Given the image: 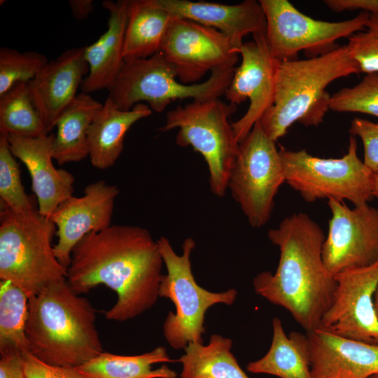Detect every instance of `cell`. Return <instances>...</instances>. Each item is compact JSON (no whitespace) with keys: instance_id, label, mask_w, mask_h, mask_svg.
Masks as SVG:
<instances>
[{"instance_id":"obj_1","label":"cell","mask_w":378,"mask_h":378,"mask_svg":"<svg viewBox=\"0 0 378 378\" xmlns=\"http://www.w3.org/2000/svg\"><path fill=\"white\" fill-rule=\"evenodd\" d=\"M163 262L158 241L148 230L113 225L89 232L75 246L66 281L78 295L101 284L111 288L118 300L105 317L125 321L155 304Z\"/></svg>"},{"instance_id":"obj_2","label":"cell","mask_w":378,"mask_h":378,"mask_svg":"<svg viewBox=\"0 0 378 378\" xmlns=\"http://www.w3.org/2000/svg\"><path fill=\"white\" fill-rule=\"evenodd\" d=\"M267 235L279 249V261L274 274L262 272L254 278L255 292L286 309L306 332L319 328L337 285L323 262V230L300 212L285 218Z\"/></svg>"},{"instance_id":"obj_3","label":"cell","mask_w":378,"mask_h":378,"mask_svg":"<svg viewBox=\"0 0 378 378\" xmlns=\"http://www.w3.org/2000/svg\"><path fill=\"white\" fill-rule=\"evenodd\" d=\"M90 301L63 281L29 299L26 336L31 354L55 365L77 368L104 352Z\"/></svg>"},{"instance_id":"obj_4","label":"cell","mask_w":378,"mask_h":378,"mask_svg":"<svg viewBox=\"0 0 378 378\" xmlns=\"http://www.w3.org/2000/svg\"><path fill=\"white\" fill-rule=\"evenodd\" d=\"M358 73L346 45L314 57L279 61L274 104L258 121L261 128L276 141L295 122L317 127L330 110L327 86Z\"/></svg>"},{"instance_id":"obj_5","label":"cell","mask_w":378,"mask_h":378,"mask_svg":"<svg viewBox=\"0 0 378 378\" xmlns=\"http://www.w3.org/2000/svg\"><path fill=\"white\" fill-rule=\"evenodd\" d=\"M56 230L38 209L22 214L1 206L0 279L11 281L29 298L66 280L67 268L56 258L52 244Z\"/></svg>"},{"instance_id":"obj_6","label":"cell","mask_w":378,"mask_h":378,"mask_svg":"<svg viewBox=\"0 0 378 378\" xmlns=\"http://www.w3.org/2000/svg\"><path fill=\"white\" fill-rule=\"evenodd\" d=\"M157 241L167 270L161 278L159 297L169 299L175 306V312H169L163 323L164 337L174 349H184L189 343L204 344L206 311L216 304H232L237 291L214 293L197 284L191 269L190 255L195 246L192 238L183 241L181 255L175 253L166 237Z\"/></svg>"},{"instance_id":"obj_7","label":"cell","mask_w":378,"mask_h":378,"mask_svg":"<svg viewBox=\"0 0 378 378\" xmlns=\"http://www.w3.org/2000/svg\"><path fill=\"white\" fill-rule=\"evenodd\" d=\"M234 70V67L214 69L204 82L185 85L176 80L174 66L159 52L148 58L125 62L117 80L108 90V97L122 111L146 102L151 110L160 113L176 99L192 98L202 102L225 95Z\"/></svg>"},{"instance_id":"obj_8","label":"cell","mask_w":378,"mask_h":378,"mask_svg":"<svg viewBox=\"0 0 378 378\" xmlns=\"http://www.w3.org/2000/svg\"><path fill=\"white\" fill-rule=\"evenodd\" d=\"M351 136L347 153L340 158H321L305 150H279L285 181L302 198L313 202L321 199L343 202L354 206L368 204L373 197L374 175L358 156Z\"/></svg>"},{"instance_id":"obj_9","label":"cell","mask_w":378,"mask_h":378,"mask_svg":"<svg viewBox=\"0 0 378 378\" xmlns=\"http://www.w3.org/2000/svg\"><path fill=\"white\" fill-rule=\"evenodd\" d=\"M237 106L219 98L192 102L167 112L165 124L158 129L166 132L178 128L176 143L192 146L204 158L209 168V187L213 194L222 197L227 188L230 171L239 152L229 118Z\"/></svg>"},{"instance_id":"obj_10","label":"cell","mask_w":378,"mask_h":378,"mask_svg":"<svg viewBox=\"0 0 378 378\" xmlns=\"http://www.w3.org/2000/svg\"><path fill=\"white\" fill-rule=\"evenodd\" d=\"M267 22L265 38L272 56L279 61L297 59L304 51L309 58L338 48L336 41L363 31L370 13L361 11L356 17L328 22L312 18L287 0H260Z\"/></svg>"},{"instance_id":"obj_11","label":"cell","mask_w":378,"mask_h":378,"mask_svg":"<svg viewBox=\"0 0 378 378\" xmlns=\"http://www.w3.org/2000/svg\"><path fill=\"white\" fill-rule=\"evenodd\" d=\"M275 142L258 121L239 144L230 171L227 188L253 227L268 222L275 196L285 181Z\"/></svg>"},{"instance_id":"obj_12","label":"cell","mask_w":378,"mask_h":378,"mask_svg":"<svg viewBox=\"0 0 378 378\" xmlns=\"http://www.w3.org/2000/svg\"><path fill=\"white\" fill-rule=\"evenodd\" d=\"M160 52L174 67L181 83L196 84L209 71L234 68L239 52L221 31L175 16Z\"/></svg>"},{"instance_id":"obj_13","label":"cell","mask_w":378,"mask_h":378,"mask_svg":"<svg viewBox=\"0 0 378 378\" xmlns=\"http://www.w3.org/2000/svg\"><path fill=\"white\" fill-rule=\"evenodd\" d=\"M328 204L332 217L322 251L328 271L335 275L378 262V209L368 204L351 209L334 200Z\"/></svg>"},{"instance_id":"obj_14","label":"cell","mask_w":378,"mask_h":378,"mask_svg":"<svg viewBox=\"0 0 378 378\" xmlns=\"http://www.w3.org/2000/svg\"><path fill=\"white\" fill-rule=\"evenodd\" d=\"M336 288L319 328L348 339L378 345V318L373 298L378 262L336 274Z\"/></svg>"},{"instance_id":"obj_15","label":"cell","mask_w":378,"mask_h":378,"mask_svg":"<svg viewBox=\"0 0 378 378\" xmlns=\"http://www.w3.org/2000/svg\"><path fill=\"white\" fill-rule=\"evenodd\" d=\"M253 40L239 48L241 62L235 68L232 82L225 93L230 103L239 104L248 99L246 113L232 123L235 138L240 144L253 125L274 104L276 70L279 60L269 50L265 34L253 35Z\"/></svg>"},{"instance_id":"obj_16","label":"cell","mask_w":378,"mask_h":378,"mask_svg":"<svg viewBox=\"0 0 378 378\" xmlns=\"http://www.w3.org/2000/svg\"><path fill=\"white\" fill-rule=\"evenodd\" d=\"M120 190L99 180L88 185L81 197L62 202L50 217L56 226L57 242L53 246L59 262L68 268L75 246L90 232L111 226L114 203Z\"/></svg>"},{"instance_id":"obj_17","label":"cell","mask_w":378,"mask_h":378,"mask_svg":"<svg viewBox=\"0 0 378 378\" xmlns=\"http://www.w3.org/2000/svg\"><path fill=\"white\" fill-rule=\"evenodd\" d=\"M88 72L85 47L72 48L49 61L28 83L32 102L48 133L75 99Z\"/></svg>"},{"instance_id":"obj_18","label":"cell","mask_w":378,"mask_h":378,"mask_svg":"<svg viewBox=\"0 0 378 378\" xmlns=\"http://www.w3.org/2000/svg\"><path fill=\"white\" fill-rule=\"evenodd\" d=\"M6 136L12 153L29 171L39 213L50 218L62 202L73 196L75 181L71 172L57 169L52 163L55 135L49 134L38 137Z\"/></svg>"},{"instance_id":"obj_19","label":"cell","mask_w":378,"mask_h":378,"mask_svg":"<svg viewBox=\"0 0 378 378\" xmlns=\"http://www.w3.org/2000/svg\"><path fill=\"white\" fill-rule=\"evenodd\" d=\"M313 378H369L378 374V345L333 334L306 332Z\"/></svg>"},{"instance_id":"obj_20","label":"cell","mask_w":378,"mask_h":378,"mask_svg":"<svg viewBox=\"0 0 378 378\" xmlns=\"http://www.w3.org/2000/svg\"><path fill=\"white\" fill-rule=\"evenodd\" d=\"M172 15L214 28L227 36L238 51L248 34H265L267 22L259 1L227 5L188 0H149Z\"/></svg>"},{"instance_id":"obj_21","label":"cell","mask_w":378,"mask_h":378,"mask_svg":"<svg viewBox=\"0 0 378 378\" xmlns=\"http://www.w3.org/2000/svg\"><path fill=\"white\" fill-rule=\"evenodd\" d=\"M129 5L130 0L102 1L109 13L108 28L94 43L85 46L89 72L82 82V92L108 90L121 73L125 64L122 52Z\"/></svg>"},{"instance_id":"obj_22","label":"cell","mask_w":378,"mask_h":378,"mask_svg":"<svg viewBox=\"0 0 378 378\" xmlns=\"http://www.w3.org/2000/svg\"><path fill=\"white\" fill-rule=\"evenodd\" d=\"M151 113V108L146 104L139 103L129 111H122L107 97L87 132L92 165L99 169L112 167L123 150L124 138L129 129Z\"/></svg>"},{"instance_id":"obj_23","label":"cell","mask_w":378,"mask_h":378,"mask_svg":"<svg viewBox=\"0 0 378 378\" xmlns=\"http://www.w3.org/2000/svg\"><path fill=\"white\" fill-rule=\"evenodd\" d=\"M272 332L270 349L261 358L248 363L247 371L280 378H313L307 335L296 331L286 335L276 317L272 319Z\"/></svg>"},{"instance_id":"obj_24","label":"cell","mask_w":378,"mask_h":378,"mask_svg":"<svg viewBox=\"0 0 378 378\" xmlns=\"http://www.w3.org/2000/svg\"><path fill=\"white\" fill-rule=\"evenodd\" d=\"M174 17L149 0H130L122 52L125 61L148 58L160 52Z\"/></svg>"},{"instance_id":"obj_25","label":"cell","mask_w":378,"mask_h":378,"mask_svg":"<svg viewBox=\"0 0 378 378\" xmlns=\"http://www.w3.org/2000/svg\"><path fill=\"white\" fill-rule=\"evenodd\" d=\"M103 104L80 92L57 119L52 142L53 159L62 165L89 156L87 132Z\"/></svg>"},{"instance_id":"obj_26","label":"cell","mask_w":378,"mask_h":378,"mask_svg":"<svg viewBox=\"0 0 378 378\" xmlns=\"http://www.w3.org/2000/svg\"><path fill=\"white\" fill-rule=\"evenodd\" d=\"M177 361L163 346L136 355L122 356L102 352L90 361L76 368L87 378H176L174 370L164 364L153 370L156 363Z\"/></svg>"},{"instance_id":"obj_27","label":"cell","mask_w":378,"mask_h":378,"mask_svg":"<svg viewBox=\"0 0 378 378\" xmlns=\"http://www.w3.org/2000/svg\"><path fill=\"white\" fill-rule=\"evenodd\" d=\"M232 341L218 334L207 344L189 343L177 360L181 363L180 378H249L231 352Z\"/></svg>"},{"instance_id":"obj_28","label":"cell","mask_w":378,"mask_h":378,"mask_svg":"<svg viewBox=\"0 0 378 378\" xmlns=\"http://www.w3.org/2000/svg\"><path fill=\"white\" fill-rule=\"evenodd\" d=\"M29 296L10 281L0 282V354L24 355L29 352L25 328Z\"/></svg>"},{"instance_id":"obj_29","label":"cell","mask_w":378,"mask_h":378,"mask_svg":"<svg viewBox=\"0 0 378 378\" xmlns=\"http://www.w3.org/2000/svg\"><path fill=\"white\" fill-rule=\"evenodd\" d=\"M0 134L38 137L49 134L35 108L28 83H18L0 95Z\"/></svg>"},{"instance_id":"obj_30","label":"cell","mask_w":378,"mask_h":378,"mask_svg":"<svg viewBox=\"0 0 378 378\" xmlns=\"http://www.w3.org/2000/svg\"><path fill=\"white\" fill-rule=\"evenodd\" d=\"M0 198L1 206L18 214H28L38 209L24 191L20 167L10 150L7 136L1 134Z\"/></svg>"},{"instance_id":"obj_31","label":"cell","mask_w":378,"mask_h":378,"mask_svg":"<svg viewBox=\"0 0 378 378\" xmlns=\"http://www.w3.org/2000/svg\"><path fill=\"white\" fill-rule=\"evenodd\" d=\"M48 58L35 51L20 52L0 48V95L18 83H29L48 63Z\"/></svg>"},{"instance_id":"obj_32","label":"cell","mask_w":378,"mask_h":378,"mask_svg":"<svg viewBox=\"0 0 378 378\" xmlns=\"http://www.w3.org/2000/svg\"><path fill=\"white\" fill-rule=\"evenodd\" d=\"M329 108L378 117V73L366 74L357 85L335 92L330 97Z\"/></svg>"},{"instance_id":"obj_33","label":"cell","mask_w":378,"mask_h":378,"mask_svg":"<svg viewBox=\"0 0 378 378\" xmlns=\"http://www.w3.org/2000/svg\"><path fill=\"white\" fill-rule=\"evenodd\" d=\"M349 54L360 72L378 73V14H370L365 28L348 38Z\"/></svg>"},{"instance_id":"obj_34","label":"cell","mask_w":378,"mask_h":378,"mask_svg":"<svg viewBox=\"0 0 378 378\" xmlns=\"http://www.w3.org/2000/svg\"><path fill=\"white\" fill-rule=\"evenodd\" d=\"M353 136H358L364 149L365 165L374 175H378V122L355 118L349 130Z\"/></svg>"},{"instance_id":"obj_35","label":"cell","mask_w":378,"mask_h":378,"mask_svg":"<svg viewBox=\"0 0 378 378\" xmlns=\"http://www.w3.org/2000/svg\"><path fill=\"white\" fill-rule=\"evenodd\" d=\"M26 378H87L76 368L46 363L29 351L23 355Z\"/></svg>"},{"instance_id":"obj_36","label":"cell","mask_w":378,"mask_h":378,"mask_svg":"<svg viewBox=\"0 0 378 378\" xmlns=\"http://www.w3.org/2000/svg\"><path fill=\"white\" fill-rule=\"evenodd\" d=\"M323 2L334 12L362 10L378 14V0H325Z\"/></svg>"},{"instance_id":"obj_37","label":"cell","mask_w":378,"mask_h":378,"mask_svg":"<svg viewBox=\"0 0 378 378\" xmlns=\"http://www.w3.org/2000/svg\"><path fill=\"white\" fill-rule=\"evenodd\" d=\"M0 378H26L23 356L20 354L1 356Z\"/></svg>"},{"instance_id":"obj_38","label":"cell","mask_w":378,"mask_h":378,"mask_svg":"<svg viewBox=\"0 0 378 378\" xmlns=\"http://www.w3.org/2000/svg\"><path fill=\"white\" fill-rule=\"evenodd\" d=\"M69 5L73 17L77 20H84L93 10L92 0H70Z\"/></svg>"},{"instance_id":"obj_39","label":"cell","mask_w":378,"mask_h":378,"mask_svg":"<svg viewBox=\"0 0 378 378\" xmlns=\"http://www.w3.org/2000/svg\"><path fill=\"white\" fill-rule=\"evenodd\" d=\"M373 302H374V311H375L377 317L378 318V286L374 294Z\"/></svg>"},{"instance_id":"obj_40","label":"cell","mask_w":378,"mask_h":378,"mask_svg":"<svg viewBox=\"0 0 378 378\" xmlns=\"http://www.w3.org/2000/svg\"><path fill=\"white\" fill-rule=\"evenodd\" d=\"M373 196L378 197V175H374V177Z\"/></svg>"},{"instance_id":"obj_41","label":"cell","mask_w":378,"mask_h":378,"mask_svg":"<svg viewBox=\"0 0 378 378\" xmlns=\"http://www.w3.org/2000/svg\"><path fill=\"white\" fill-rule=\"evenodd\" d=\"M369 378H378V374H374V375L370 377Z\"/></svg>"}]
</instances>
